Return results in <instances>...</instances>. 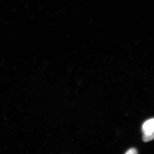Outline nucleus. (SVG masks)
I'll return each mask as SVG.
<instances>
[{
    "mask_svg": "<svg viewBox=\"0 0 154 154\" xmlns=\"http://www.w3.org/2000/svg\"><path fill=\"white\" fill-rule=\"evenodd\" d=\"M143 140L147 142L154 139V118L147 120L142 126Z\"/></svg>",
    "mask_w": 154,
    "mask_h": 154,
    "instance_id": "nucleus-1",
    "label": "nucleus"
},
{
    "mask_svg": "<svg viewBox=\"0 0 154 154\" xmlns=\"http://www.w3.org/2000/svg\"><path fill=\"white\" fill-rule=\"evenodd\" d=\"M137 153V151L134 148L130 149L128 150L125 153L126 154H136Z\"/></svg>",
    "mask_w": 154,
    "mask_h": 154,
    "instance_id": "nucleus-2",
    "label": "nucleus"
}]
</instances>
